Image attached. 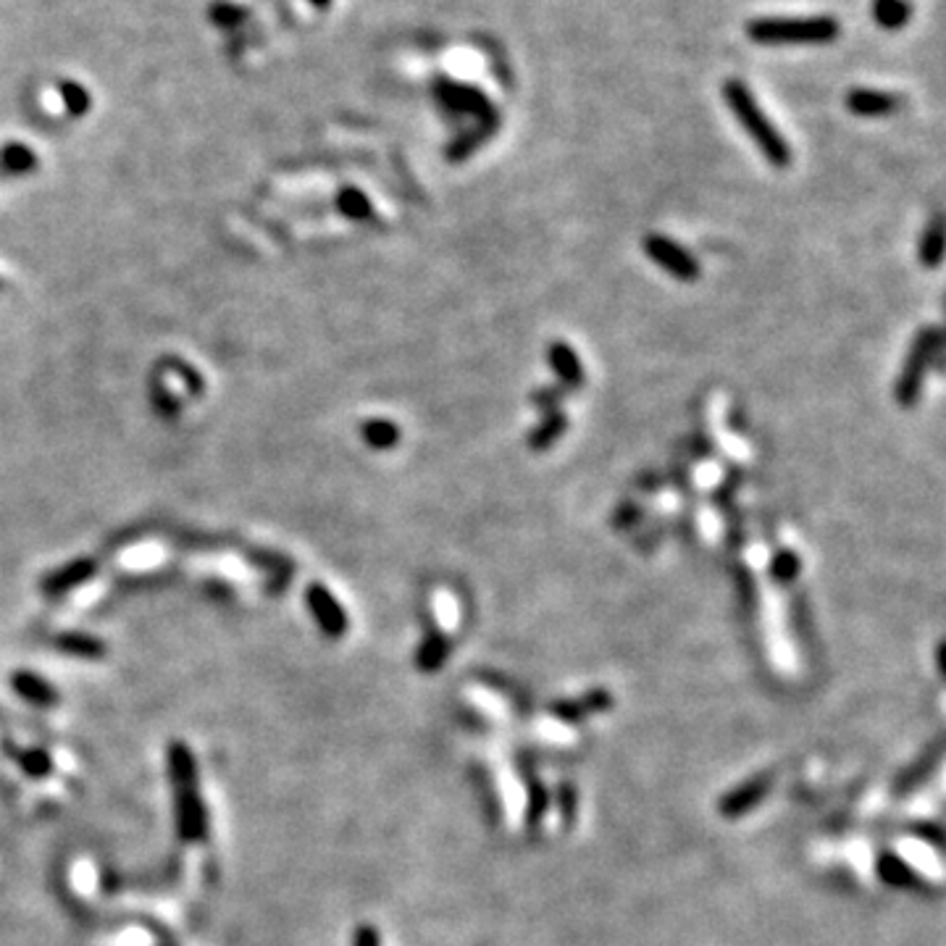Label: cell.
Returning <instances> with one entry per match:
<instances>
[{"mask_svg": "<svg viewBox=\"0 0 946 946\" xmlns=\"http://www.w3.org/2000/svg\"><path fill=\"white\" fill-rule=\"evenodd\" d=\"M166 765H169V781L174 791V820H177L179 841L200 844L208 839V810L200 794L198 760L190 744L171 742L166 747Z\"/></svg>", "mask_w": 946, "mask_h": 946, "instance_id": "6da1fadb", "label": "cell"}, {"mask_svg": "<svg viewBox=\"0 0 946 946\" xmlns=\"http://www.w3.org/2000/svg\"><path fill=\"white\" fill-rule=\"evenodd\" d=\"M723 98H726L731 113H734L739 124L744 127V132L752 137L757 150L763 153L765 161H768L770 166H776V169H786L791 163L789 142L778 132L776 124L768 119V113L760 108V103H757L755 95L749 92V87L744 85L742 79H726Z\"/></svg>", "mask_w": 946, "mask_h": 946, "instance_id": "7a4b0ae2", "label": "cell"}, {"mask_svg": "<svg viewBox=\"0 0 946 946\" xmlns=\"http://www.w3.org/2000/svg\"><path fill=\"white\" fill-rule=\"evenodd\" d=\"M747 35L757 45H828L841 24L834 16H765L747 24Z\"/></svg>", "mask_w": 946, "mask_h": 946, "instance_id": "3957f363", "label": "cell"}, {"mask_svg": "<svg viewBox=\"0 0 946 946\" xmlns=\"http://www.w3.org/2000/svg\"><path fill=\"white\" fill-rule=\"evenodd\" d=\"M941 339L944 337H941L939 326H925V329L915 334L910 353H907L902 371H899L897 387H894V397H897L899 408H912L920 400L925 374H928L933 358L939 355Z\"/></svg>", "mask_w": 946, "mask_h": 946, "instance_id": "277c9868", "label": "cell"}, {"mask_svg": "<svg viewBox=\"0 0 946 946\" xmlns=\"http://www.w3.org/2000/svg\"><path fill=\"white\" fill-rule=\"evenodd\" d=\"M434 95H437L439 103L450 108V111L476 116L479 124H492V127L500 124V113L492 106L487 92L479 90V87L466 85V82H455V79L450 77H442L434 82Z\"/></svg>", "mask_w": 946, "mask_h": 946, "instance_id": "5b68a950", "label": "cell"}, {"mask_svg": "<svg viewBox=\"0 0 946 946\" xmlns=\"http://www.w3.org/2000/svg\"><path fill=\"white\" fill-rule=\"evenodd\" d=\"M644 253L650 261H655L663 271L678 279V282H697L699 279V261L694 258L684 245H678L671 237L663 234H647L644 237Z\"/></svg>", "mask_w": 946, "mask_h": 946, "instance_id": "8992f818", "label": "cell"}, {"mask_svg": "<svg viewBox=\"0 0 946 946\" xmlns=\"http://www.w3.org/2000/svg\"><path fill=\"white\" fill-rule=\"evenodd\" d=\"M305 602H308V610H311L313 621L318 623L321 634L329 636V639H342L347 634L350 618H347L342 602L329 592V586L321 584V581H313L305 589Z\"/></svg>", "mask_w": 946, "mask_h": 946, "instance_id": "52a82bcc", "label": "cell"}, {"mask_svg": "<svg viewBox=\"0 0 946 946\" xmlns=\"http://www.w3.org/2000/svg\"><path fill=\"white\" fill-rule=\"evenodd\" d=\"M770 786H773V776L770 773H760V776L749 778L747 784L736 786L721 799V815L723 818H742L749 810H755L765 797H768Z\"/></svg>", "mask_w": 946, "mask_h": 946, "instance_id": "ba28073f", "label": "cell"}, {"mask_svg": "<svg viewBox=\"0 0 946 946\" xmlns=\"http://www.w3.org/2000/svg\"><path fill=\"white\" fill-rule=\"evenodd\" d=\"M95 571H98L95 560L77 558L71 560V563L61 565V568H56V571H50L48 576H43L40 589H43V594H48V597H61V594H69L74 592L77 586L87 584V581L95 576Z\"/></svg>", "mask_w": 946, "mask_h": 946, "instance_id": "9c48e42d", "label": "cell"}, {"mask_svg": "<svg viewBox=\"0 0 946 946\" xmlns=\"http://www.w3.org/2000/svg\"><path fill=\"white\" fill-rule=\"evenodd\" d=\"M847 108L862 119H881L891 116L902 108V98L886 90H868V87H855L847 95Z\"/></svg>", "mask_w": 946, "mask_h": 946, "instance_id": "30bf717a", "label": "cell"}, {"mask_svg": "<svg viewBox=\"0 0 946 946\" xmlns=\"http://www.w3.org/2000/svg\"><path fill=\"white\" fill-rule=\"evenodd\" d=\"M11 689L19 699L35 707H56L61 694L48 678L37 676L35 671H14L11 673Z\"/></svg>", "mask_w": 946, "mask_h": 946, "instance_id": "8fae6325", "label": "cell"}, {"mask_svg": "<svg viewBox=\"0 0 946 946\" xmlns=\"http://www.w3.org/2000/svg\"><path fill=\"white\" fill-rule=\"evenodd\" d=\"M547 358H550L555 376L560 379V387L573 392V389H579L584 384V366H581L579 355L568 342H552L550 350H547Z\"/></svg>", "mask_w": 946, "mask_h": 946, "instance_id": "7c38bea8", "label": "cell"}, {"mask_svg": "<svg viewBox=\"0 0 946 946\" xmlns=\"http://www.w3.org/2000/svg\"><path fill=\"white\" fill-rule=\"evenodd\" d=\"M613 707V697L605 689H594V692L584 694L581 699H568V702H555L552 705V715L560 718V721H581L586 715L602 713V710H610Z\"/></svg>", "mask_w": 946, "mask_h": 946, "instance_id": "4fadbf2b", "label": "cell"}, {"mask_svg": "<svg viewBox=\"0 0 946 946\" xmlns=\"http://www.w3.org/2000/svg\"><path fill=\"white\" fill-rule=\"evenodd\" d=\"M53 644L61 655L77 657V660H103L108 655L106 642L85 631H64L53 639Z\"/></svg>", "mask_w": 946, "mask_h": 946, "instance_id": "5bb4252c", "label": "cell"}, {"mask_svg": "<svg viewBox=\"0 0 946 946\" xmlns=\"http://www.w3.org/2000/svg\"><path fill=\"white\" fill-rule=\"evenodd\" d=\"M447 657H450V639L445 631H429L424 642L418 644L416 665L424 673H434L447 663Z\"/></svg>", "mask_w": 946, "mask_h": 946, "instance_id": "9a60e30c", "label": "cell"}, {"mask_svg": "<svg viewBox=\"0 0 946 946\" xmlns=\"http://www.w3.org/2000/svg\"><path fill=\"white\" fill-rule=\"evenodd\" d=\"M400 426L392 424L389 418H368L366 424L361 426V437L371 450H392L400 442Z\"/></svg>", "mask_w": 946, "mask_h": 946, "instance_id": "2e32d148", "label": "cell"}, {"mask_svg": "<svg viewBox=\"0 0 946 946\" xmlns=\"http://www.w3.org/2000/svg\"><path fill=\"white\" fill-rule=\"evenodd\" d=\"M0 169L6 171V174H14V177L32 174V171L37 169L35 150L24 145V142H6V145L0 148Z\"/></svg>", "mask_w": 946, "mask_h": 946, "instance_id": "e0dca14e", "label": "cell"}, {"mask_svg": "<svg viewBox=\"0 0 946 946\" xmlns=\"http://www.w3.org/2000/svg\"><path fill=\"white\" fill-rule=\"evenodd\" d=\"M565 429H568V418H565L563 413H560V410H547V413H544V421H542V424H539L537 429L531 431L529 447H531V450H534V452L550 450V447L555 445V442H558L560 437H563Z\"/></svg>", "mask_w": 946, "mask_h": 946, "instance_id": "ac0fdd59", "label": "cell"}, {"mask_svg": "<svg viewBox=\"0 0 946 946\" xmlns=\"http://www.w3.org/2000/svg\"><path fill=\"white\" fill-rule=\"evenodd\" d=\"M334 203H337V211L350 221H368L374 216V203H371V198H368L363 190H358V187H350V184L337 192V200H334Z\"/></svg>", "mask_w": 946, "mask_h": 946, "instance_id": "d6986e66", "label": "cell"}, {"mask_svg": "<svg viewBox=\"0 0 946 946\" xmlns=\"http://www.w3.org/2000/svg\"><path fill=\"white\" fill-rule=\"evenodd\" d=\"M918 258L928 269H936L944 258V221H941V216H936L920 237Z\"/></svg>", "mask_w": 946, "mask_h": 946, "instance_id": "ffe728a7", "label": "cell"}, {"mask_svg": "<svg viewBox=\"0 0 946 946\" xmlns=\"http://www.w3.org/2000/svg\"><path fill=\"white\" fill-rule=\"evenodd\" d=\"M873 19L883 29H902L910 22V3L907 0H876L873 3Z\"/></svg>", "mask_w": 946, "mask_h": 946, "instance_id": "44dd1931", "label": "cell"}, {"mask_svg": "<svg viewBox=\"0 0 946 946\" xmlns=\"http://www.w3.org/2000/svg\"><path fill=\"white\" fill-rule=\"evenodd\" d=\"M14 760L22 768L24 776L29 778H48L53 773V757L43 747H29L22 749V752H14Z\"/></svg>", "mask_w": 946, "mask_h": 946, "instance_id": "7402d4cb", "label": "cell"}, {"mask_svg": "<svg viewBox=\"0 0 946 946\" xmlns=\"http://www.w3.org/2000/svg\"><path fill=\"white\" fill-rule=\"evenodd\" d=\"M58 95H61L64 108L71 116H87V113H90V92H87V87L74 82V79H61V82H58Z\"/></svg>", "mask_w": 946, "mask_h": 946, "instance_id": "603a6c76", "label": "cell"}, {"mask_svg": "<svg viewBox=\"0 0 946 946\" xmlns=\"http://www.w3.org/2000/svg\"><path fill=\"white\" fill-rule=\"evenodd\" d=\"M208 19H211L213 27L237 29L248 22V11L237 6V3H229V0H216V3L208 8Z\"/></svg>", "mask_w": 946, "mask_h": 946, "instance_id": "cb8c5ba5", "label": "cell"}, {"mask_svg": "<svg viewBox=\"0 0 946 946\" xmlns=\"http://www.w3.org/2000/svg\"><path fill=\"white\" fill-rule=\"evenodd\" d=\"M495 129L497 127H492V124H479V127L473 129V132L460 135L458 140L452 142L450 150H447V158H450V161H463V158H468L473 150L479 148L481 142L489 140V137L495 135Z\"/></svg>", "mask_w": 946, "mask_h": 946, "instance_id": "d4e9b609", "label": "cell"}, {"mask_svg": "<svg viewBox=\"0 0 946 946\" xmlns=\"http://www.w3.org/2000/svg\"><path fill=\"white\" fill-rule=\"evenodd\" d=\"M878 873H881L891 886H912V883L918 881V878H915V870L894 855H883L881 860H878Z\"/></svg>", "mask_w": 946, "mask_h": 946, "instance_id": "484cf974", "label": "cell"}, {"mask_svg": "<svg viewBox=\"0 0 946 946\" xmlns=\"http://www.w3.org/2000/svg\"><path fill=\"white\" fill-rule=\"evenodd\" d=\"M770 573H773V579L778 581H791L799 573V558L789 550L778 552L773 563H770Z\"/></svg>", "mask_w": 946, "mask_h": 946, "instance_id": "4316f807", "label": "cell"}, {"mask_svg": "<svg viewBox=\"0 0 946 946\" xmlns=\"http://www.w3.org/2000/svg\"><path fill=\"white\" fill-rule=\"evenodd\" d=\"M563 392L565 389L563 387H544V389H537V392H534V395H531V403L537 405V408H542L544 413H547V410H558L555 408V405L560 403V397H563Z\"/></svg>", "mask_w": 946, "mask_h": 946, "instance_id": "83f0119b", "label": "cell"}, {"mask_svg": "<svg viewBox=\"0 0 946 946\" xmlns=\"http://www.w3.org/2000/svg\"><path fill=\"white\" fill-rule=\"evenodd\" d=\"M153 403H156V408H158V413H161V416H177L179 413V403H174V395H171V392H166V389H163V384H156V387H153Z\"/></svg>", "mask_w": 946, "mask_h": 946, "instance_id": "f1b7e54d", "label": "cell"}, {"mask_svg": "<svg viewBox=\"0 0 946 946\" xmlns=\"http://www.w3.org/2000/svg\"><path fill=\"white\" fill-rule=\"evenodd\" d=\"M353 946H382V933L371 923H363L355 928Z\"/></svg>", "mask_w": 946, "mask_h": 946, "instance_id": "f546056e", "label": "cell"}, {"mask_svg": "<svg viewBox=\"0 0 946 946\" xmlns=\"http://www.w3.org/2000/svg\"><path fill=\"white\" fill-rule=\"evenodd\" d=\"M171 371H177V374L182 376V382L187 384L192 392H203V379H200V374L192 366H187V363L182 361H174L171 363Z\"/></svg>", "mask_w": 946, "mask_h": 946, "instance_id": "4dcf8cb0", "label": "cell"}, {"mask_svg": "<svg viewBox=\"0 0 946 946\" xmlns=\"http://www.w3.org/2000/svg\"><path fill=\"white\" fill-rule=\"evenodd\" d=\"M576 789L571 784L560 786V810H563V820L565 823H571L576 818Z\"/></svg>", "mask_w": 946, "mask_h": 946, "instance_id": "1f68e13d", "label": "cell"}, {"mask_svg": "<svg viewBox=\"0 0 946 946\" xmlns=\"http://www.w3.org/2000/svg\"><path fill=\"white\" fill-rule=\"evenodd\" d=\"M308 3H311V6H316V8H329V6H332V0H308Z\"/></svg>", "mask_w": 946, "mask_h": 946, "instance_id": "d6a6232c", "label": "cell"}]
</instances>
